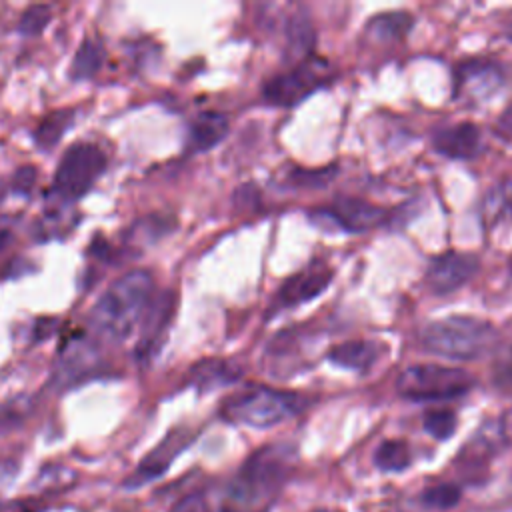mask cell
Segmentation results:
<instances>
[{
    "label": "cell",
    "instance_id": "6da1fadb",
    "mask_svg": "<svg viewBox=\"0 0 512 512\" xmlns=\"http://www.w3.org/2000/svg\"><path fill=\"white\" fill-rule=\"evenodd\" d=\"M294 466V450L274 444L254 452L232 480L222 512H268Z\"/></svg>",
    "mask_w": 512,
    "mask_h": 512
},
{
    "label": "cell",
    "instance_id": "4316f807",
    "mask_svg": "<svg viewBox=\"0 0 512 512\" xmlns=\"http://www.w3.org/2000/svg\"><path fill=\"white\" fill-rule=\"evenodd\" d=\"M170 512H210V506H208V500L200 492H190V494L182 496L170 508Z\"/></svg>",
    "mask_w": 512,
    "mask_h": 512
},
{
    "label": "cell",
    "instance_id": "277c9868",
    "mask_svg": "<svg viewBox=\"0 0 512 512\" xmlns=\"http://www.w3.org/2000/svg\"><path fill=\"white\" fill-rule=\"evenodd\" d=\"M302 408L304 398L294 392L256 386L228 398L222 406V416L234 424L270 428L296 416Z\"/></svg>",
    "mask_w": 512,
    "mask_h": 512
},
{
    "label": "cell",
    "instance_id": "5bb4252c",
    "mask_svg": "<svg viewBox=\"0 0 512 512\" xmlns=\"http://www.w3.org/2000/svg\"><path fill=\"white\" fill-rule=\"evenodd\" d=\"M502 84V74L494 64L470 62L458 68L456 92L470 94L472 98H486Z\"/></svg>",
    "mask_w": 512,
    "mask_h": 512
},
{
    "label": "cell",
    "instance_id": "d6a6232c",
    "mask_svg": "<svg viewBox=\"0 0 512 512\" xmlns=\"http://www.w3.org/2000/svg\"><path fill=\"white\" fill-rule=\"evenodd\" d=\"M322 512H326V510H322Z\"/></svg>",
    "mask_w": 512,
    "mask_h": 512
},
{
    "label": "cell",
    "instance_id": "484cf974",
    "mask_svg": "<svg viewBox=\"0 0 512 512\" xmlns=\"http://www.w3.org/2000/svg\"><path fill=\"white\" fill-rule=\"evenodd\" d=\"M494 382L496 386L500 388H512V340L506 342L498 354H496V360H494Z\"/></svg>",
    "mask_w": 512,
    "mask_h": 512
},
{
    "label": "cell",
    "instance_id": "5b68a950",
    "mask_svg": "<svg viewBox=\"0 0 512 512\" xmlns=\"http://www.w3.org/2000/svg\"><path fill=\"white\" fill-rule=\"evenodd\" d=\"M106 168V154L90 142H76L68 146L54 172L52 192L62 202H76L98 180Z\"/></svg>",
    "mask_w": 512,
    "mask_h": 512
},
{
    "label": "cell",
    "instance_id": "cb8c5ba5",
    "mask_svg": "<svg viewBox=\"0 0 512 512\" xmlns=\"http://www.w3.org/2000/svg\"><path fill=\"white\" fill-rule=\"evenodd\" d=\"M52 20V12L46 4H34L30 8L24 10L20 22H18V30L24 36H38L46 24Z\"/></svg>",
    "mask_w": 512,
    "mask_h": 512
},
{
    "label": "cell",
    "instance_id": "7c38bea8",
    "mask_svg": "<svg viewBox=\"0 0 512 512\" xmlns=\"http://www.w3.org/2000/svg\"><path fill=\"white\" fill-rule=\"evenodd\" d=\"M332 280V270L324 264H312L306 270L296 272L290 276L278 292V304L280 306H296L302 302H308L322 294L326 286Z\"/></svg>",
    "mask_w": 512,
    "mask_h": 512
},
{
    "label": "cell",
    "instance_id": "f546056e",
    "mask_svg": "<svg viewBox=\"0 0 512 512\" xmlns=\"http://www.w3.org/2000/svg\"><path fill=\"white\" fill-rule=\"evenodd\" d=\"M0 512H36L34 500H4L0 502Z\"/></svg>",
    "mask_w": 512,
    "mask_h": 512
},
{
    "label": "cell",
    "instance_id": "4dcf8cb0",
    "mask_svg": "<svg viewBox=\"0 0 512 512\" xmlns=\"http://www.w3.org/2000/svg\"><path fill=\"white\" fill-rule=\"evenodd\" d=\"M496 132L500 136H506V138H512V104L502 112V116L498 118L496 122Z\"/></svg>",
    "mask_w": 512,
    "mask_h": 512
},
{
    "label": "cell",
    "instance_id": "d4e9b609",
    "mask_svg": "<svg viewBox=\"0 0 512 512\" xmlns=\"http://www.w3.org/2000/svg\"><path fill=\"white\" fill-rule=\"evenodd\" d=\"M460 500V488L456 484H438L422 494V502L430 508H452Z\"/></svg>",
    "mask_w": 512,
    "mask_h": 512
},
{
    "label": "cell",
    "instance_id": "ac0fdd59",
    "mask_svg": "<svg viewBox=\"0 0 512 512\" xmlns=\"http://www.w3.org/2000/svg\"><path fill=\"white\" fill-rule=\"evenodd\" d=\"M482 220L488 228L512 220V180H504L488 190L482 202Z\"/></svg>",
    "mask_w": 512,
    "mask_h": 512
},
{
    "label": "cell",
    "instance_id": "9c48e42d",
    "mask_svg": "<svg viewBox=\"0 0 512 512\" xmlns=\"http://www.w3.org/2000/svg\"><path fill=\"white\" fill-rule=\"evenodd\" d=\"M174 312V294L172 292H162L160 296H156L144 318H142V334L140 340L136 344V358L140 362H148L160 348L164 334L170 326V318Z\"/></svg>",
    "mask_w": 512,
    "mask_h": 512
},
{
    "label": "cell",
    "instance_id": "3957f363",
    "mask_svg": "<svg viewBox=\"0 0 512 512\" xmlns=\"http://www.w3.org/2000/svg\"><path fill=\"white\" fill-rule=\"evenodd\" d=\"M420 342L432 354L452 360H476L498 344V330L480 318L450 316L430 322L420 332Z\"/></svg>",
    "mask_w": 512,
    "mask_h": 512
},
{
    "label": "cell",
    "instance_id": "83f0119b",
    "mask_svg": "<svg viewBox=\"0 0 512 512\" xmlns=\"http://www.w3.org/2000/svg\"><path fill=\"white\" fill-rule=\"evenodd\" d=\"M34 182H36V168L22 166L20 170H16V174H14V188H16V192L28 194L32 190Z\"/></svg>",
    "mask_w": 512,
    "mask_h": 512
},
{
    "label": "cell",
    "instance_id": "52a82bcc",
    "mask_svg": "<svg viewBox=\"0 0 512 512\" xmlns=\"http://www.w3.org/2000/svg\"><path fill=\"white\" fill-rule=\"evenodd\" d=\"M328 82V64L308 60L296 68L274 76L264 84V100L276 106H292Z\"/></svg>",
    "mask_w": 512,
    "mask_h": 512
},
{
    "label": "cell",
    "instance_id": "7402d4cb",
    "mask_svg": "<svg viewBox=\"0 0 512 512\" xmlns=\"http://www.w3.org/2000/svg\"><path fill=\"white\" fill-rule=\"evenodd\" d=\"M374 462L380 470L386 472H400L410 464V450L408 444L402 440H386L378 446L374 454Z\"/></svg>",
    "mask_w": 512,
    "mask_h": 512
},
{
    "label": "cell",
    "instance_id": "2e32d148",
    "mask_svg": "<svg viewBox=\"0 0 512 512\" xmlns=\"http://www.w3.org/2000/svg\"><path fill=\"white\" fill-rule=\"evenodd\" d=\"M378 344L372 340H346L328 350V360L348 370H368L378 360Z\"/></svg>",
    "mask_w": 512,
    "mask_h": 512
},
{
    "label": "cell",
    "instance_id": "8992f818",
    "mask_svg": "<svg viewBox=\"0 0 512 512\" xmlns=\"http://www.w3.org/2000/svg\"><path fill=\"white\" fill-rule=\"evenodd\" d=\"M474 386V378L450 366L418 364L400 372L396 390L400 396L422 402V400H446L466 394Z\"/></svg>",
    "mask_w": 512,
    "mask_h": 512
},
{
    "label": "cell",
    "instance_id": "1f68e13d",
    "mask_svg": "<svg viewBox=\"0 0 512 512\" xmlns=\"http://www.w3.org/2000/svg\"><path fill=\"white\" fill-rule=\"evenodd\" d=\"M12 242V230L6 226H0V252H4Z\"/></svg>",
    "mask_w": 512,
    "mask_h": 512
},
{
    "label": "cell",
    "instance_id": "f1b7e54d",
    "mask_svg": "<svg viewBox=\"0 0 512 512\" xmlns=\"http://www.w3.org/2000/svg\"><path fill=\"white\" fill-rule=\"evenodd\" d=\"M496 436L502 444H512V406L498 418L492 422Z\"/></svg>",
    "mask_w": 512,
    "mask_h": 512
},
{
    "label": "cell",
    "instance_id": "9a60e30c",
    "mask_svg": "<svg viewBox=\"0 0 512 512\" xmlns=\"http://www.w3.org/2000/svg\"><path fill=\"white\" fill-rule=\"evenodd\" d=\"M228 118L220 112H200L188 130V150L204 152L214 148L228 134Z\"/></svg>",
    "mask_w": 512,
    "mask_h": 512
},
{
    "label": "cell",
    "instance_id": "ba28073f",
    "mask_svg": "<svg viewBox=\"0 0 512 512\" xmlns=\"http://www.w3.org/2000/svg\"><path fill=\"white\" fill-rule=\"evenodd\" d=\"M478 270V258L466 252H444L426 270V284L434 294H450L464 286Z\"/></svg>",
    "mask_w": 512,
    "mask_h": 512
},
{
    "label": "cell",
    "instance_id": "30bf717a",
    "mask_svg": "<svg viewBox=\"0 0 512 512\" xmlns=\"http://www.w3.org/2000/svg\"><path fill=\"white\" fill-rule=\"evenodd\" d=\"M320 214L348 232H362V230L380 226L388 218V212L384 208L370 204L362 198H350V196L336 198L334 204L322 210Z\"/></svg>",
    "mask_w": 512,
    "mask_h": 512
},
{
    "label": "cell",
    "instance_id": "7a4b0ae2",
    "mask_svg": "<svg viewBox=\"0 0 512 512\" xmlns=\"http://www.w3.org/2000/svg\"><path fill=\"white\" fill-rule=\"evenodd\" d=\"M154 280L146 270H130L116 278L90 312V326L108 344L132 336L152 302Z\"/></svg>",
    "mask_w": 512,
    "mask_h": 512
},
{
    "label": "cell",
    "instance_id": "e0dca14e",
    "mask_svg": "<svg viewBox=\"0 0 512 512\" xmlns=\"http://www.w3.org/2000/svg\"><path fill=\"white\" fill-rule=\"evenodd\" d=\"M242 374V370L230 362V360H220V358H208L202 360L198 364L192 366V382L200 388V390H212L216 386H224L230 384L234 380H238Z\"/></svg>",
    "mask_w": 512,
    "mask_h": 512
},
{
    "label": "cell",
    "instance_id": "8fae6325",
    "mask_svg": "<svg viewBox=\"0 0 512 512\" xmlns=\"http://www.w3.org/2000/svg\"><path fill=\"white\" fill-rule=\"evenodd\" d=\"M188 434L184 430H174L170 432L154 450H150L142 462L136 466V470L126 478L124 486L128 488H138L142 484H148L152 482L154 478L162 476L170 462L176 458V454L188 444Z\"/></svg>",
    "mask_w": 512,
    "mask_h": 512
},
{
    "label": "cell",
    "instance_id": "d6986e66",
    "mask_svg": "<svg viewBox=\"0 0 512 512\" xmlns=\"http://www.w3.org/2000/svg\"><path fill=\"white\" fill-rule=\"evenodd\" d=\"M102 62H104V50L102 46L96 42V40H84L74 58H72V64H70V76L72 80H88L92 78L100 68H102Z\"/></svg>",
    "mask_w": 512,
    "mask_h": 512
},
{
    "label": "cell",
    "instance_id": "603a6c76",
    "mask_svg": "<svg viewBox=\"0 0 512 512\" xmlns=\"http://www.w3.org/2000/svg\"><path fill=\"white\" fill-rule=\"evenodd\" d=\"M422 424H424V430L430 436H434L436 440H446L456 430V414L452 410H446V408H442V410H428L424 414Z\"/></svg>",
    "mask_w": 512,
    "mask_h": 512
},
{
    "label": "cell",
    "instance_id": "ffe728a7",
    "mask_svg": "<svg viewBox=\"0 0 512 512\" xmlns=\"http://www.w3.org/2000/svg\"><path fill=\"white\" fill-rule=\"evenodd\" d=\"M74 122V112L72 110H56L52 114H48L36 128L34 132V140L40 148H52L60 142V138L64 136V132L72 126Z\"/></svg>",
    "mask_w": 512,
    "mask_h": 512
},
{
    "label": "cell",
    "instance_id": "44dd1931",
    "mask_svg": "<svg viewBox=\"0 0 512 512\" xmlns=\"http://www.w3.org/2000/svg\"><path fill=\"white\" fill-rule=\"evenodd\" d=\"M412 26V16L406 12H392V14H380L372 18L368 24V34L374 40H398L402 38Z\"/></svg>",
    "mask_w": 512,
    "mask_h": 512
},
{
    "label": "cell",
    "instance_id": "4fadbf2b",
    "mask_svg": "<svg viewBox=\"0 0 512 512\" xmlns=\"http://www.w3.org/2000/svg\"><path fill=\"white\" fill-rule=\"evenodd\" d=\"M434 148L454 160H470L482 148L480 130L472 122H460L434 134Z\"/></svg>",
    "mask_w": 512,
    "mask_h": 512
}]
</instances>
